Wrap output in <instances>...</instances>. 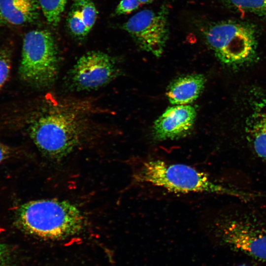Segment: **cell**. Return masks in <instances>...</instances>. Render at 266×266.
I'll return each instance as SVG.
<instances>
[{
	"label": "cell",
	"mask_w": 266,
	"mask_h": 266,
	"mask_svg": "<svg viewBox=\"0 0 266 266\" xmlns=\"http://www.w3.org/2000/svg\"><path fill=\"white\" fill-rule=\"evenodd\" d=\"M32 119L29 134L45 157L61 159L101 127L95 121L97 107L88 100L45 97Z\"/></svg>",
	"instance_id": "cell-1"
},
{
	"label": "cell",
	"mask_w": 266,
	"mask_h": 266,
	"mask_svg": "<svg viewBox=\"0 0 266 266\" xmlns=\"http://www.w3.org/2000/svg\"><path fill=\"white\" fill-rule=\"evenodd\" d=\"M220 243L230 250L266 262V211L252 204L234 203L215 221Z\"/></svg>",
	"instance_id": "cell-2"
},
{
	"label": "cell",
	"mask_w": 266,
	"mask_h": 266,
	"mask_svg": "<svg viewBox=\"0 0 266 266\" xmlns=\"http://www.w3.org/2000/svg\"><path fill=\"white\" fill-rule=\"evenodd\" d=\"M141 183L174 193H207L240 198H252L250 192L229 187L211 179L205 173L187 165L169 164L161 160L144 162L134 175Z\"/></svg>",
	"instance_id": "cell-3"
},
{
	"label": "cell",
	"mask_w": 266,
	"mask_h": 266,
	"mask_svg": "<svg viewBox=\"0 0 266 266\" xmlns=\"http://www.w3.org/2000/svg\"><path fill=\"white\" fill-rule=\"evenodd\" d=\"M17 222L25 232L47 239H59L79 232L84 217L76 205L66 200L43 199L20 206Z\"/></svg>",
	"instance_id": "cell-4"
},
{
	"label": "cell",
	"mask_w": 266,
	"mask_h": 266,
	"mask_svg": "<svg viewBox=\"0 0 266 266\" xmlns=\"http://www.w3.org/2000/svg\"><path fill=\"white\" fill-rule=\"evenodd\" d=\"M58 72V52L52 34L46 30L28 32L23 39L21 78L35 87L46 88L55 82Z\"/></svg>",
	"instance_id": "cell-5"
},
{
	"label": "cell",
	"mask_w": 266,
	"mask_h": 266,
	"mask_svg": "<svg viewBox=\"0 0 266 266\" xmlns=\"http://www.w3.org/2000/svg\"><path fill=\"white\" fill-rule=\"evenodd\" d=\"M206 42L222 63L238 66L255 55L257 40L254 30L238 23L222 22L209 26L203 32Z\"/></svg>",
	"instance_id": "cell-6"
},
{
	"label": "cell",
	"mask_w": 266,
	"mask_h": 266,
	"mask_svg": "<svg viewBox=\"0 0 266 266\" xmlns=\"http://www.w3.org/2000/svg\"><path fill=\"white\" fill-rule=\"evenodd\" d=\"M169 8L163 4L154 11L142 10L131 17L122 26L142 50L157 57L164 50L169 36Z\"/></svg>",
	"instance_id": "cell-7"
},
{
	"label": "cell",
	"mask_w": 266,
	"mask_h": 266,
	"mask_svg": "<svg viewBox=\"0 0 266 266\" xmlns=\"http://www.w3.org/2000/svg\"><path fill=\"white\" fill-rule=\"evenodd\" d=\"M119 70L115 60L99 51L82 56L68 75L69 87L76 91H90L108 84L116 77Z\"/></svg>",
	"instance_id": "cell-8"
},
{
	"label": "cell",
	"mask_w": 266,
	"mask_h": 266,
	"mask_svg": "<svg viewBox=\"0 0 266 266\" xmlns=\"http://www.w3.org/2000/svg\"><path fill=\"white\" fill-rule=\"evenodd\" d=\"M247 126L246 153L242 161L266 174V98L254 104Z\"/></svg>",
	"instance_id": "cell-9"
},
{
	"label": "cell",
	"mask_w": 266,
	"mask_h": 266,
	"mask_svg": "<svg viewBox=\"0 0 266 266\" xmlns=\"http://www.w3.org/2000/svg\"><path fill=\"white\" fill-rule=\"evenodd\" d=\"M197 111L190 105H175L167 108L155 121L152 136L156 141L177 139L191 131Z\"/></svg>",
	"instance_id": "cell-10"
},
{
	"label": "cell",
	"mask_w": 266,
	"mask_h": 266,
	"mask_svg": "<svg viewBox=\"0 0 266 266\" xmlns=\"http://www.w3.org/2000/svg\"><path fill=\"white\" fill-rule=\"evenodd\" d=\"M205 78L203 74H190L180 76L168 86L166 95L173 105H186L195 101L202 92Z\"/></svg>",
	"instance_id": "cell-11"
},
{
	"label": "cell",
	"mask_w": 266,
	"mask_h": 266,
	"mask_svg": "<svg viewBox=\"0 0 266 266\" xmlns=\"http://www.w3.org/2000/svg\"><path fill=\"white\" fill-rule=\"evenodd\" d=\"M0 16L13 25L32 22L37 16L35 0H0Z\"/></svg>",
	"instance_id": "cell-12"
},
{
	"label": "cell",
	"mask_w": 266,
	"mask_h": 266,
	"mask_svg": "<svg viewBox=\"0 0 266 266\" xmlns=\"http://www.w3.org/2000/svg\"><path fill=\"white\" fill-rule=\"evenodd\" d=\"M67 0H39L42 12L48 22L56 26L59 22Z\"/></svg>",
	"instance_id": "cell-13"
},
{
	"label": "cell",
	"mask_w": 266,
	"mask_h": 266,
	"mask_svg": "<svg viewBox=\"0 0 266 266\" xmlns=\"http://www.w3.org/2000/svg\"><path fill=\"white\" fill-rule=\"evenodd\" d=\"M239 10L258 15L266 16V0H226Z\"/></svg>",
	"instance_id": "cell-14"
},
{
	"label": "cell",
	"mask_w": 266,
	"mask_h": 266,
	"mask_svg": "<svg viewBox=\"0 0 266 266\" xmlns=\"http://www.w3.org/2000/svg\"><path fill=\"white\" fill-rule=\"evenodd\" d=\"M75 5L80 10L84 22L90 31L97 17V11L95 5L90 0H77Z\"/></svg>",
	"instance_id": "cell-15"
},
{
	"label": "cell",
	"mask_w": 266,
	"mask_h": 266,
	"mask_svg": "<svg viewBox=\"0 0 266 266\" xmlns=\"http://www.w3.org/2000/svg\"><path fill=\"white\" fill-rule=\"evenodd\" d=\"M68 25L72 33L77 36L84 37L90 32L84 22L80 10L76 7L69 14Z\"/></svg>",
	"instance_id": "cell-16"
},
{
	"label": "cell",
	"mask_w": 266,
	"mask_h": 266,
	"mask_svg": "<svg viewBox=\"0 0 266 266\" xmlns=\"http://www.w3.org/2000/svg\"><path fill=\"white\" fill-rule=\"evenodd\" d=\"M11 68L10 51L6 49L0 51V89L8 78Z\"/></svg>",
	"instance_id": "cell-17"
},
{
	"label": "cell",
	"mask_w": 266,
	"mask_h": 266,
	"mask_svg": "<svg viewBox=\"0 0 266 266\" xmlns=\"http://www.w3.org/2000/svg\"><path fill=\"white\" fill-rule=\"evenodd\" d=\"M139 0H121L118 4L115 12L117 15H125L131 13L140 6Z\"/></svg>",
	"instance_id": "cell-18"
},
{
	"label": "cell",
	"mask_w": 266,
	"mask_h": 266,
	"mask_svg": "<svg viewBox=\"0 0 266 266\" xmlns=\"http://www.w3.org/2000/svg\"><path fill=\"white\" fill-rule=\"evenodd\" d=\"M11 153L10 148L0 141V164L9 158Z\"/></svg>",
	"instance_id": "cell-19"
},
{
	"label": "cell",
	"mask_w": 266,
	"mask_h": 266,
	"mask_svg": "<svg viewBox=\"0 0 266 266\" xmlns=\"http://www.w3.org/2000/svg\"><path fill=\"white\" fill-rule=\"evenodd\" d=\"M6 247L4 245L0 244V263L1 262L4 253L5 252Z\"/></svg>",
	"instance_id": "cell-20"
},
{
	"label": "cell",
	"mask_w": 266,
	"mask_h": 266,
	"mask_svg": "<svg viewBox=\"0 0 266 266\" xmlns=\"http://www.w3.org/2000/svg\"><path fill=\"white\" fill-rule=\"evenodd\" d=\"M140 4H148L151 3L154 0H139Z\"/></svg>",
	"instance_id": "cell-21"
},
{
	"label": "cell",
	"mask_w": 266,
	"mask_h": 266,
	"mask_svg": "<svg viewBox=\"0 0 266 266\" xmlns=\"http://www.w3.org/2000/svg\"><path fill=\"white\" fill-rule=\"evenodd\" d=\"M233 266H250L246 264H241L236 265Z\"/></svg>",
	"instance_id": "cell-22"
}]
</instances>
